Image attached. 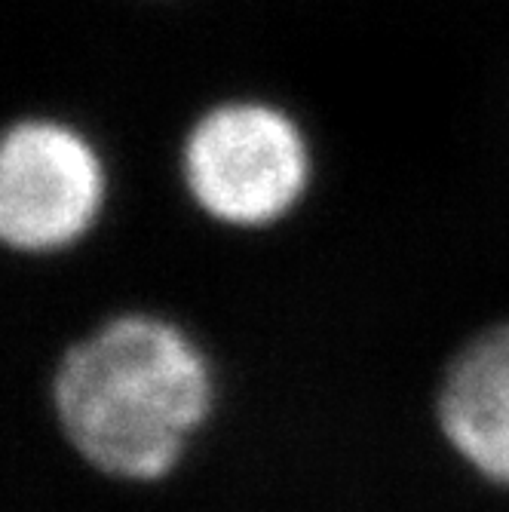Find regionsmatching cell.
<instances>
[{
    "mask_svg": "<svg viewBox=\"0 0 509 512\" xmlns=\"http://www.w3.org/2000/svg\"><path fill=\"white\" fill-rule=\"evenodd\" d=\"M46 399L89 473L145 488L191 457L218 408V375L175 319L120 307L56 353Z\"/></svg>",
    "mask_w": 509,
    "mask_h": 512,
    "instance_id": "obj_1",
    "label": "cell"
},
{
    "mask_svg": "<svg viewBox=\"0 0 509 512\" xmlns=\"http://www.w3.org/2000/svg\"><path fill=\"white\" fill-rule=\"evenodd\" d=\"M181 178L215 224L261 230L283 221L307 191L310 154L283 111L258 102L218 105L184 138Z\"/></svg>",
    "mask_w": 509,
    "mask_h": 512,
    "instance_id": "obj_2",
    "label": "cell"
},
{
    "mask_svg": "<svg viewBox=\"0 0 509 512\" xmlns=\"http://www.w3.org/2000/svg\"><path fill=\"white\" fill-rule=\"evenodd\" d=\"M105 169L86 138L53 120H22L0 145V240L22 255H53L96 227Z\"/></svg>",
    "mask_w": 509,
    "mask_h": 512,
    "instance_id": "obj_3",
    "label": "cell"
},
{
    "mask_svg": "<svg viewBox=\"0 0 509 512\" xmlns=\"http://www.w3.org/2000/svg\"><path fill=\"white\" fill-rule=\"evenodd\" d=\"M442 445L482 485L509 491V316L460 341L433 390Z\"/></svg>",
    "mask_w": 509,
    "mask_h": 512,
    "instance_id": "obj_4",
    "label": "cell"
}]
</instances>
